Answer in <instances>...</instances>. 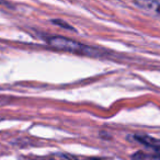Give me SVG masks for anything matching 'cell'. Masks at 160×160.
I'll return each instance as SVG.
<instances>
[{
    "label": "cell",
    "mask_w": 160,
    "mask_h": 160,
    "mask_svg": "<svg viewBox=\"0 0 160 160\" xmlns=\"http://www.w3.org/2000/svg\"><path fill=\"white\" fill-rule=\"evenodd\" d=\"M47 43L52 47L59 51L69 52L73 54H80V55L87 56H97L99 55V51L94 47L88 46L82 43L76 42L70 38H64V36H51L47 38Z\"/></svg>",
    "instance_id": "obj_1"
},
{
    "label": "cell",
    "mask_w": 160,
    "mask_h": 160,
    "mask_svg": "<svg viewBox=\"0 0 160 160\" xmlns=\"http://www.w3.org/2000/svg\"><path fill=\"white\" fill-rule=\"evenodd\" d=\"M134 139L139 142L140 144L151 148L153 151H155L156 157L160 158V140L159 139L152 137V136L145 135V134H138V135H135L134 136Z\"/></svg>",
    "instance_id": "obj_2"
},
{
    "label": "cell",
    "mask_w": 160,
    "mask_h": 160,
    "mask_svg": "<svg viewBox=\"0 0 160 160\" xmlns=\"http://www.w3.org/2000/svg\"><path fill=\"white\" fill-rule=\"evenodd\" d=\"M138 8L160 18V2L158 0H134Z\"/></svg>",
    "instance_id": "obj_3"
},
{
    "label": "cell",
    "mask_w": 160,
    "mask_h": 160,
    "mask_svg": "<svg viewBox=\"0 0 160 160\" xmlns=\"http://www.w3.org/2000/svg\"><path fill=\"white\" fill-rule=\"evenodd\" d=\"M49 160H78L76 157H73L70 153L65 152H55L49 156Z\"/></svg>",
    "instance_id": "obj_4"
},
{
    "label": "cell",
    "mask_w": 160,
    "mask_h": 160,
    "mask_svg": "<svg viewBox=\"0 0 160 160\" xmlns=\"http://www.w3.org/2000/svg\"><path fill=\"white\" fill-rule=\"evenodd\" d=\"M53 23L56 25H58V27H62L64 28V29H67V30H73V28L71 27V25H69L68 23L64 22V21L62 20H53Z\"/></svg>",
    "instance_id": "obj_5"
},
{
    "label": "cell",
    "mask_w": 160,
    "mask_h": 160,
    "mask_svg": "<svg viewBox=\"0 0 160 160\" xmlns=\"http://www.w3.org/2000/svg\"><path fill=\"white\" fill-rule=\"evenodd\" d=\"M88 160H111V159H107V158H97V157H94V158H90V159H88Z\"/></svg>",
    "instance_id": "obj_6"
},
{
    "label": "cell",
    "mask_w": 160,
    "mask_h": 160,
    "mask_svg": "<svg viewBox=\"0 0 160 160\" xmlns=\"http://www.w3.org/2000/svg\"><path fill=\"white\" fill-rule=\"evenodd\" d=\"M33 160H49V159H45V158H34Z\"/></svg>",
    "instance_id": "obj_7"
}]
</instances>
